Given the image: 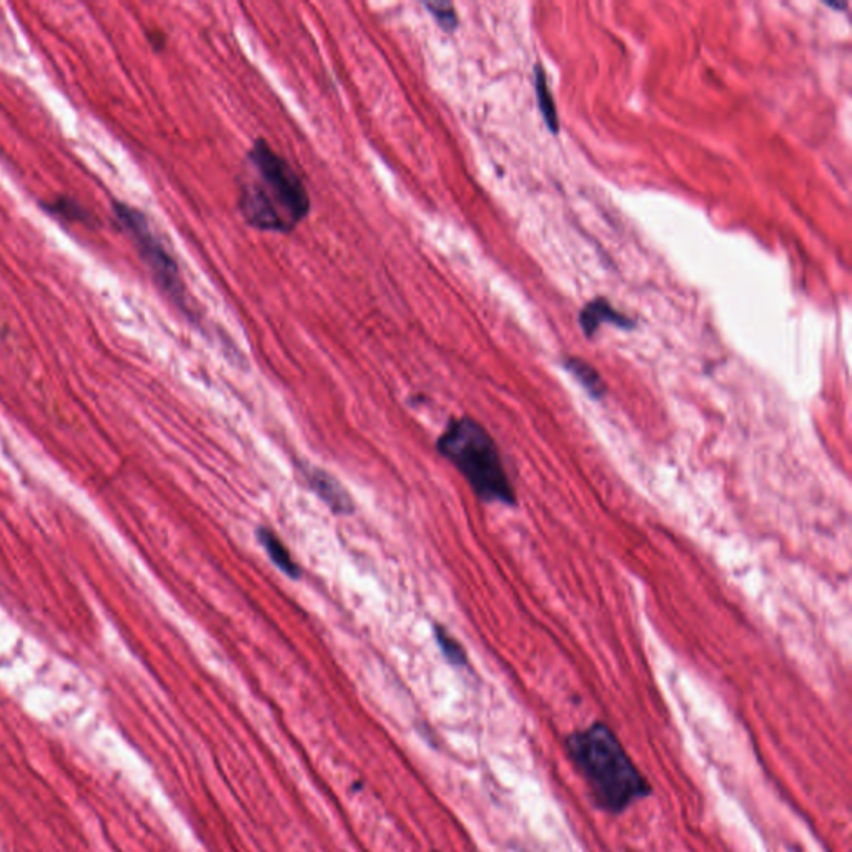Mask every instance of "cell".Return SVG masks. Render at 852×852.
<instances>
[{"mask_svg": "<svg viewBox=\"0 0 852 852\" xmlns=\"http://www.w3.org/2000/svg\"><path fill=\"white\" fill-rule=\"evenodd\" d=\"M303 480L308 488L327 503L328 508L337 515H352L355 511L352 496L343 488L342 483L330 475L328 471L317 468V466H302L300 468Z\"/></svg>", "mask_w": 852, "mask_h": 852, "instance_id": "5b68a950", "label": "cell"}, {"mask_svg": "<svg viewBox=\"0 0 852 852\" xmlns=\"http://www.w3.org/2000/svg\"><path fill=\"white\" fill-rule=\"evenodd\" d=\"M605 322L615 323L621 328H635V322L625 315H621L620 312H616L615 308L611 307L605 298H596L581 310L580 325L588 337H593L601 323Z\"/></svg>", "mask_w": 852, "mask_h": 852, "instance_id": "8992f818", "label": "cell"}, {"mask_svg": "<svg viewBox=\"0 0 852 852\" xmlns=\"http://www.w3.org/2000/svg\"><path fill=\"white\" fill-rule=\"evenodd\" d=\"M47 209L57 217H62L69 222H85L89 217V213L85 212L75 200L65 199V197L54 200Z\"/></svg>", "mask_w": 852, "mask_h": 852, "instance_id": "7c38bea8", "label": "cell"}, {"mask_svg": "<svg viewBox=\"0 0 852 852\" xmlns=\"http://www.w3.org/2000/svg\"><path fill=\"white\" fill-rule=\"evenodd\" d=\"M238 209L250 227L288 233L307 218L312 202L297 170L257 139L245 157Z\"/></svg>", "mask_w": 852, "mask_h": 852, "instance_id": "6da1fadb", "label": "cell"}, {"mask_svg": "<svg viewBox=\"0 0 852 852\" xmlns=\"http://www.w3.org/2000/svg\"><path fill=\"white\" fill-rule=\"evenodd\" d=\"M568 758L585 779L596 808L608 814L626 809L653 793L648 779L605 723H593L565 739Z\"/></svg>", "mask_w": 852, "mask_h": 852, "instance_id": "7a4b0ae2", "label": "cell"}, {"mask_svg": "<svg viewBox=\"0 0 852 852\" xmlns=\"http://www.w3.org/2000/svg\"><path fill=\"white\" fill-rule=\"evenodd\" d=\"M436 450L465 476L481 501L515 505V491L506 475L498 446L475 418L450 420L436 441Z\"/></svg>", "mask_w": 852, "mask_h": 852, "instance_id": "3957f363", "label": "cell"}, {"mask_svg": "<svg viewBox=\"0 0 852 852\" xmlns=\"http://www.w3.org/2000/svg\"><path fill=\"white\" fill-rule=\"evenodd\" d=\"M565 367L578 382L586 388L591 397L603 398L606 395V385L600 373L591 367L590 363L583 362L580 358H568Z\"/></svg>", "mask_w": 852, "mask_h": 852, "instance_id": "ba28073f", "label": "cell"}, {"mask_svg": "<svg viewBox=\"0 0 852 852\" xmlns=\"http://www.w3.org/2000/svg\"><path fill=\"white\" fill-rule=\"evenodd\" d=\"M425 7L441 29L453 32L458 27V15L450 2H428Z\"/></svg>", "mask_w": 852, "mask_h": 852, "instance_id": "8fae6325", "label": "cell"}, {"mask_svg": "<svg viewBox=\"0 0 852 852\" xmlns=\"http://www.w3.org/2000/svg\"><path fill=\"white\" fill-rule=\"evenodd\" d=\"M257 538L258 543L263 546V550L267 551L268 558L277 565L278 570L290 576L292 580H298L302 576L300 566L295 563L287 546L283 545L275 531L260 526L257 530Z\"/></svg>", "mask_w": 852, "mask_h": 852, "instance_id": "52a82bcc", "label": "cell"}, {"mask_svg": "<svg viewBox=\"0 0 852 852\" xmlns=\"http://www.w3.org/2000/svg\"><path fill=\"white\" fill-rule=\"evenodd\" d=\"M435 639L448 663L453 664V666H465L468 663V656H466L465 649L450 635V631L436 625Z\"/></svg>", "mask_w": 852, "mask_h": 852, "instance_id": "30bf717a", "label": "cell"}, {"mask_svg": "<svg viewBox=\"0 0 852 852\" xmlns=\"http://www.w3.org/2000/svg\"><path fill=\"white\" fill-rule=\"evenodd\" d=\"M536 94H538V104H540L541 114L545 117L546 125L550 127L553 134H556L560 129V120H558V114H556L555 102H553L550 85L546 80L545 70L541 69V65L536 67Z\"/></svg>", "mask_w": 852, "mask_h": 852, "instance_id": "9c48e42d", "label": "cell"}, {"mask_svg": "<svg viewBox=\"0 0 852 852\" xmlns=\"http://www.w3.org/2000/svg\"><path fill=\"white\" fill-rule=\"evenodd\" d=\"M115 215L134 240L139 255L149 267L155 282L162 288L165 295H169L172 302L187 310V292H185L179 267L174 258L167 252L164 243L160 240L152 228L144 213L125 204H115Z\"/></svg>", "mask_w": 852, "mask_h": 852, "instance_id": "277c9868", "label": "cell"}]
</instances>
